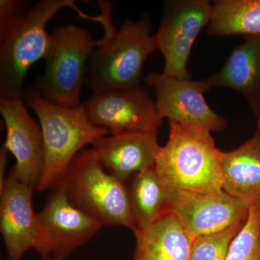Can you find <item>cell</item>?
Wrapping results in <instances>:
<instances>
[{
	"instance_id": "17",
	"label": "cell",
	"mask_w": 260,
	"mask_h": 260,
	"mask_svg": "<svg viewBox=\"0 0 260 260\" xmlns=\"http://www.w3.org/2000/svg\"><path fill=\"white\" fill-rule=\"evenodd\" d=\"M134 234L133 260H188L194 239L172 211Z\"/></svg>"
},
{
	"instance_id": "16",
	"label": "cell",
	"mask_w": 260,
	"mask_h": 260,
	"mask_svg": "<svg viewBox=\"0 0 260 260\" xmlns=\"http://www.w3.org/2000/svg\"><path fill=\"white\" fill-rule=\"evenodd\" d=\"M223 190L249 208L260 206V126L254 136L222 157Z\"/></svg>"
},
{
	"instance_id": "7",
	"label": "cell",
	"mask_w": 260,
	"mask_h": 260,
	"mask_svg": "<svg viewBox=\"0 0 260 260\" xmlns=\"http://www.w3.org/2000/svg\"><path fill=\"white\" fill-rule=\"evenodd\" d=\"M213 6L208 0L166 2L156 34L155 48L165 60L162 74L179 79H190L186 69L197 38L209 25Z\"/></svg>"
},
{
	"instance_id": "2",
	"label": "cell",
	"mask_w": 260,
	"mask_h": 260,
	"mask_svg": "<svg viewBox=\"0 0 260 260\" xmlns=\"http://www.w3.org/2000/svg\"><path fill=\"white\" fill-rule=\"evenodd\" d=\"M167 144L155 168L164 186L176 190L211 193L223 190L222 157L208 130L169 121Z\"/></svg>"
},
{
	"instance_id": "10",
	"label": "cell",
	"mask_w": 260,
	"mask_h": 260,
	"mask_svg": "<svg viewBox=\"0 0 260 260\" xmlns=\"http://www.w3.org/2000/svg\"><path fill=\"white\" fill-rule=\"evenodd\" d=\"M34 189L10 171L0 192V232L8 260H21L30 249H35L43 259H49L45 237L32 206Z\"/></svg>"
},
{
	"instance_id": "1",
	"label": "cell",
	"mask_w": 260,
	"mask_h": 260,
	"mask_svg": "<svg viewBox=\"0 0 260 260\" xmlns=\"http://www.w3.org/2000/svg\"><path fill=\"white\" fill-rule=\"evenodd\" d=\"M105 34L89 58L85 84L93 93L140 86L147 57L156 50L150 35V19L144 14L127 20L116 30L111 19V5L99 1Z\"/></svg>"
},
{
	"instance_id": "5",
	"label": "cell",
	"mask_w": 260,
	"mask_h": 260,
	"mask_svg": "<svg viewBox=\"0 0 260 260\" xmlns=\"http://www.w3.org/2000/svg\"><path fill=\"white\" fill-rule=\"evenodd\" d=\"M59 180L70 201L103 225H122L134 232L127 186L106 170L93 149L81 150Z\"/></svg>"
},
{
	"instance_id": "15",
	"label": "cell",
	"mask_w": 260,
	"mask_h": 260,
	"mask_svg": "<svg viewBox=\"0 0 260 260\" xmlns=\"http://www.w3.org/2000/svg\"><path fill=\"white\" fill-rule=\"evenodd\" d=\"M244 39L223 68L205 80L211 88L224 87L242 93L260 126V36Z\"/></svg>"
},
{
	"instance_id": "22",
	"label": "cell",
	"mask_w": 260,
	"mask_h": 260,
	"mask_svg": "<svg viewBox=\"0 0 260 260\" xmlns=\"http://www.w3.org/2000/svg\"><path fill=\"white\" fill-rule=\"evenodd\" d=\"M28 2L21 0L0 1V31L4 30L12 21L25 13Z\"/></svg>"
},
{
	"instance_id": "6",
	"label": "cell",
	"mask_w": 260,
	"mask_h": 260,
	"mask_svg": "<svg viewBox=\"0 0 260 260\" xmlns=\"http://www.w3.org/2000/svg\"><path fill=\"white\" fill-rule=\"evenodd\" d=\"M95 46L88 30L73 24L49 34L45 73L39 82L46 99L65 107L80 105L88 61Z\"/></svg>"
},
{
	"instance_id": "13",
	"label": "cell",
	"mask_w": 260,
	"mask_h": 260,
	"mask_svg": "<svg viewBox=\"0 0 260 260\" xmlns=\"http://www.w3.org/2000/svg\"><path fill=\"white\" fill-rule=\"evenodd\" d=\"M0 112L7 129L4 146L15 156L12 172L20 182L37 189L44 164V142L41 126L18 99H0Z\"/></svg>"
},
{
	"instance_id": "4",
	"label": "cell",
	"mask_w": 260,
	"mask_h": 260,
	"mask_svg": "<svg viewBox=\"0 0 260 260\" xmlns=\"http://www.w3.org/2000/svg\"><path fill=\"white\" fill-rule=\"evenodd\" d=\"M23 98L40 122L44 164L36 189L45 191L62 177L70 162L85 145H92L109 132L92 123L84 105H57L35 90L24 91Z\"/></svg>"
},
{
	"instance_id": "20",
	"label": "cell",
	"mask_w": 260,
	"mask_h": 260,
	"mask_svg": "<svg viewBox=\"0 0 260 260\" xmlns=\"http://www.w3.org/2000/svg\"><path fill=\"white\" fill-rule=\"evenodd\" d=\"M225 260H260V206L249 210L247 222L233 239Z\"/></svg>"
},
{
	"instance_id": "11",
	"label": "cell",
	"mask_w": 260,
	"mask_h": 260,
	"mask_svg": "<svg viewBox=\"0 0 260 260\" xmlns=\"http://www.w3.org/2000/svg\"><path fill=\"white\" fill-rule=\"evenodd\" d=\"M49 258L64 260L90 241L102 229L99 220L70 201L61 180L49 188L43 209L38 213Z\"/></svg>"
},
{
	"instance_id": "14",
	"label": "cell",
	"mask_w": 260,
	"mask_h": 260,
	"mask_svg": "<svg viewBox=\"0 0 260 260\" xmlns=\"http://www.w3.org/2000/svg\"><path fill=\"white\" fill-rule=\"evenodd\" d=\"M157 135L124 133L105 135L92 145L106 170L127 186L135 174L155 167L160 149Z\"/></svg>"
},
{
	"instance_id": "3",
	"label": "cell",
	"mask_w": 260,
	"mask_h": 260,
	"mask_svg": "<svg viewBox=\"0 0 260 260\" xmlns=\"http://www.w3.org/2000/svg\"><path fill=\"white\" fill-rule=\"evenodd\" d=\"M68 7L74 8L82 18L98 21V16L85 14L73 0H41L0 31L1 99L22 100L29 68L47 54V24Z\"/></svg>"
},
{
	"instance_id": "9",
	"label": "cell",
	"mask_w": 260,
	"mask_h": 260,
	"mask_svg": "<svg viewBox=\"0 0 260 260\" xmlns=\"http://www.w3.org/2000/svg\"><path fill=\"white\" fill-rule=\"evenodd\" d=\"M84 106L92 123L112 135L158 134L162 124L155 102L140 86L93 93Z\"/></svg>"
},
{
	"instance_id": "8",
	"label": "cell",
	"mask_w": 260,
	"mask_h": 260,
	"mask_svg": "<svg viewBox=\"0 0 260 260\" xmlns=\"http://www.w3.org/2000/svg\"><path fill=\"white\" fill-rule=\"evenodd\" d=\"M145 83L153 90L162 119L215 133L226 127L225 118L214 112L205 101V93L211 89L206 80L179 79L152 73Z\"/></svg>"
},
{
	"instance_id": "21",
	"label": "cell",
	"mask_w": 260,
	"mask_h": 260,
	"mask_svg": "<svg viewBox=\"0 0 260 260\" xmlns=\"http://www.w3.org/2000/svg\"><path fill=\"white\" fill-rule=\"evenodd\" d=\"M244 225H234L223 232L195 237L188 260H225L229 248Z\"/></svg>"
},
{
	"instance_id": "18",
	"label": "cell",
	"mask_w": 260,
	"mask_h": 260,
	"mask_svg": "<svg viewBox=\"0 0 260 260\" xmlns=\"http://www.w3.org/2000/svg\"><path fill=\"white\" fill-rule=\"evenodd\" d=\"M130 181L128 196L135 230L149 226L171 211L172 189L162 184L155 167L138 173Z\"/></svg>"
},
{
	"instance_id": "19",
	"label": "cell",
	"mask_w": 260,
	"mask_h": 260,
	"mask_svg": "<svg viewBox=\"0 0 260 260\" xmlns=\"http://www.w3.org/2000/svg\"><path fill=\"white\" fill-rule=\"evenodd\" d=\"M213 6L210 35L260 36V0H215Z\"/></svg>"
},
{
	"instance_id": "23",
	"label": "cell",
	"mask_w": 260,
	"mask_h": 260,
	"mask_svg": "<svg viewBox=\"0 0 260 260\" xmlns=\"http://www.w3.org/2000/svg\"><path fill=\"white\" fill-rule=\"evenodd\" d=\"M8 154L9 151L3 145L0 149V192L4 189L6 183L7 178L5 177V174L8 161Z\"/></svg>"
},
{
	"instance_id": "12",
	"label": "cell",
	"mask_w": 260,
	"mask_h": 260,
	"mask_svg": "<svg viewBox=\"0 0 260 260\" xmlns=\"http://www.w3.org/2000/svg\"><path fill=\"white\" fill-rule=\"evenodd\" d=\"M170 210L195 238L245 225L250 208L223 190L202 193L172 189Z\"/></svg>"
}]
</instances>
